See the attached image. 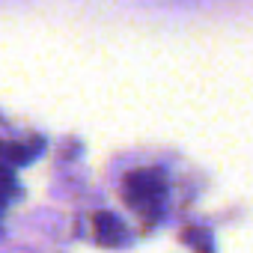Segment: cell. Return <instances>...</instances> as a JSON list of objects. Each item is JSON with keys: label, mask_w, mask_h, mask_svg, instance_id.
<instances>
[{"label": "cell", "mask_w": 253, "mask_h": 253, "mask_svg": "<svg viewBox=\"0 0 253 253\" xmlns=\"http://www.w3.org/2000/svg\"><path fill=\"white\" fill-rule=\"evenodd\" d=\"M125 200L128 206L146 220L155 223L164 211V200H167V182L161 170H134L125 176Z\"/></svg>", "instance_id": "cell-1"}, {"label": "cell", "mask_w": 253, "mask_h": 253, "mask_svg": "<svg viewBox=\"0 0 253 253\" xmlns=\"http://www.w3.org/2000/svg\"><path fill=\"white\" fill-rule=\"evenodd\" d=\"M95 238L104 244V247H116L125 241V229L122 223L110 214V211H98L95 214Z\"/></svg>", "instance_id": "cell-2"}, {"label": "cell", "mask_w": 253, "mask_h": 253, "mask_svg": "<svg viewBox=\"0 0 253 253\" xmlns=\"http://www.w3.org/2000/svg\"><path fill=\"white\" fill-rule=\"evenodd\" d=\"M15 176H12V170H6V167H0V214H3V209L12 203V197H15Z\"/></svg>", "instance_id": "cell-3"}]
</instances>
